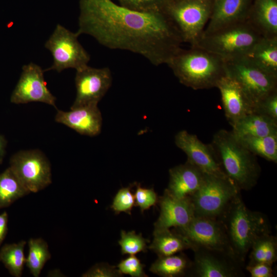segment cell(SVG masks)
<instances>
[{
  "instance_id": "obj_15",
  "label": "cell",
  "mask_w": 277,
  "mask_h": 277,
  "mask_svg": "<svg viewBox=\"0 0 277 277\" xmlns=\"http://www.w3.org/2000/svg\"><path fill=\"white\" fill-rule=\"evenodd\" d=\"M175 144L186 153L187 161L195 165L205 174L227 177L210 144H204L196 135L186 130H181L175 136Z\"/></svg>"
},
{
  "instance_id": "obj_39",
  "label": "cell",
  "mask_w": 277,
  "mask_h": 277,
  "mask_svg": "<svg viewBox=\"0 0 277 277\" xmlns=\"http://www.w3.org/2000/svg\"><path fill=\"white\" fill-rule=\"evenodd\" d=\"M8 214L6 211L0 214V246L5 238L7 232Z\"/></svg>"
},
{
  "instance_id": "obj_34",
  "label": "cell",
  "mask_w": 277,
  "mask_h": 277,
  "mask_svg": "<svg viewBox=\"0 0 277 277\" xmlns=\"http://www.w3.org/2000/svg\"><path fill=\"white\" fill-rule=\"evenodd\" d=\"M134 196L135 205L140 208L142 213L155 206L159 197L153 188L142 187L140 184H136Z\"/></svg>"
},
{
  "instance_id": "obj_10",
  "label": "cell",
  "mask_w": 277,
  "mask_h": 277,
  "mask_svg": "<svg viewBox=\"0 0 277 277\" xmlns=\"http://www.w3.org/2000/svg\"><path fill=\"white\" fill-rule=\"evenodd\" d=\"M9 167L29 193L43 190L52 182L50 163L39 150L17 152L11 158Z\"/></svg>"
},
{
  "instance_id": "obj_37",
  "label": "cell",
  "mask_w": 277,
  "mask_h": 277,
  "mask_svg": "<svg viewBox=\"0 0 277 277\" xmlns=\"http://www.w3.org/2000/svg\"><path fill=\"white\" fill-rule=\"evenodd\" d=\"M277 121V91H274L255 108L254 111Z\"/></svg>"
},
{
  "instance_id": "obj_31",
  "label": "cell",
  "mask_w": 277,
  "mask_h": 277,
  "mask_svg": "<svg viewBox=\"0 0 277 277\" xmlns=\"http://www.w3.org/2000/svg\"><path fill=\"white\" fill-rule=\"evenodd\" d=\"M149 241L144 238L142 234H137L134 231H121V239L118 243L123 255H135L141 252H146L147 245Z\"/></svg>"
},
{
  "instance_id": "obj_26",
  "label": "cell",
  "mask_w": 277,
  "mask_h": 277,
  "mask_svg": "<svg viewBox=\"0 0 277 277\" xmlns=\"http://www.w3.org/2000/svg\"><path fill=\"white\" fill-rule=\"evenodd\" d=\"M28 193L10 167L0 174V209L10 206Z\"/></svg>"
},
{
  "instance_id": "obj_33",
  "label": "cell",
  "mask_w": 277,
  "mask_h": 277,
  "mask_svg": "<svg viewBox=\"0 0 277 277\" xmlns=\"http://www.w3.org/2000/svg\"><path fill=\"white\" fill-rule=\"evenodd\" d=\"M133 185L121 188L113 197L111 209L115 214L124 212L131 214L133 207L135 206L134 194L131 191Z\"/></svg>"
},
{
  "instance_id": "obj_27",
  "label": "cell",
  "mask_w": 277,
  "mask_h": 277,
  "mask_svg": "<svg viewBox=\"0 0 277 277\" xmlns=\"http://www.w3.org/2000/svg\"><path fill=\"white\" fill-rule=\"evenodd\" d=\"M236 137L255 156H259L274 163H277V134L259 137Z\"/></svg>"
},
{
  "instance_id": "obj_25",
  "label": "cell",
  "mask_w": 277,
  "mask_h": 277,
  "mask_svg": "<svg viewBox=\"0 0 277 277\" xmlns=\"http://www.w3.org/2000/svg\"><path fill=\"white\" fill-rule=\"evenodd\" d=\"M192 262L184 253L158 257L151 265L152 273L163 277H177L190 274Z\"/></svg>"
},
{
  "instance_id": "obj_20",
  "label": "cell",
  "mask_w": 277,
  "mask_h": 277,
  "mask_svg": "<svg viewBox=\"0 0 277 277\" xmlns=\"http://www.w3.org/2000/svg\"><path fill=\"white\" fill-rule=\"evenodd\" d=\"M169 181L165 190L177 198L190 197L202 185L205 174L188 161L170 169Z\"/></svg>"
},
{
  "instance_id": "obj_12",
  "label": "cell",
  "mask_w": 277,
  "mask_h": 277,
  "mask_svg": "<svg viewBox=\"0 0 277 277\" xmlns=\"http://www.w3.org/2000/svg\"><path fill=\"white\" fill-rule=\"evenodd\" d=\"M76 71V94L70 109L87 105H97L111 85L110 69L96 68L87 65Z\"/></svg>"
},
{
  "instance_id": "obj_23",
  "label": "cell",
  "mask_w": 277,
  "mask_h": 277,
  "mask_svg": "<svg viewBox=\"0 0 277 277\" xmlns=\"http://www.w3.org/2000/svg\"><path fill=\"white\" fill-rule=\"evenodd\" d=\"M244 57L277 77V36L262 37Z\"/></svg>"
},
{
  "instance_id": "obj_13",
  "label": "cell",
  "mask_w": 277,
  "mask_h": 277,
  "mask_svg": "<svg viewBox=\"0 0 277 277\" xmlns=\"http://www.w3.org/2000/svg\"><path fill=\"white\" fill-rule=\"evenodd\" d=\"M190 274L197 277H236L243 275V263L230 253L197 248Z\"/></svg>"
},
{
  "instance_id": "obj_35",
  "label": "cell",
  "mask_w": 277,
  "mask_h": 277,
  "mask_svg": "<svg viewBox=\"0 0 277 277\" xmlns=\"http://www.w3.org/2000/svg\"><path fill=\"white\" fill-rule=\"evenodd\" d=\"M144 265L135 255H129L120 261L117 268L122 274H128L132 277H147Z\"/></svg>"
},
{
  "instance_id": "obj_9",
  "label": "cell",
  "mask_w": 277,
  "mask_h": 277,
  "mask_svg": "<svg viewBox=\"0 0 277 277\" xmlns=\"http://www.w3.org/2000/svg\"><path fill=\"white\" fill-rule=\"evenodd\" d=\"M78 35L57 24L45 47L51 53L53 63L44 71L63 70L74 68L78 69L88 65L90 57L78 41Z\"/></svg>"
},
{
  "instance_id": "obj_14",
  "label": "cell",
  "mask_w": 277,
  "mask_h": 277,
  "mask_svg": "<svg viewBox=\"0 0 277 277\" xmlns=\"http://www.w3.org/2000/svg\"><path fill=\"white\" fill-rule=\"evenodd\" d=\"M44 72L39 66L33 63L24 65L11 95V102L16 104L42 102L56 107V97L47 87Z\"/></svg>"
},
{
  "instance_id": "obj_30",
  "label": "cell",
  "mask_w": 277,
  "mask_h": 277,
  "mask_svg": "<svg viewBox=\"0 0 277 277\" xmlns=\"http://www.w3.org/2000/svg\"><path fill=\"white\" fill-rule=\"evenodd\" d=\"M25 265L34 277H38L46 263L51 258L47 242L41 238L30 239Z\"/></svg>"
},
{
  "instance_id": "obj_19",
  "label": "cell",
  "mask_w": 277,
  "mask_h": 277,
  "mask_svg": "<svg viewBox=\"0 0 277 277\" xmlns=\"http://www.w3.org/2000/svg\"><path fill=\"white\" fill-rule=\"evenodd\" d=\"M70 110L69 111L57 110L55 121L83 135L93 136L100 133L102 117L97 105H84Z\"/></svg>"
},
{
  "instance_id": "obj_17",
  "label": "cell",
  "mask_w": 277,
  "mask_h": 277,
  "mask_svg": "<svg viewBox=\"0 0 277 277\" xmlns=\"http://www.w3.org/2000/svg\"><path fill=\"white\" fill-rule=\"evenodd\" d=\"M225 116L232 127L240 119L254 112V109L241 86L226 73L217 82Z\"/></svg>"
},
{
  "instance_id": "obj_24",
  "label": "cell",
  "mask_w": 277,
  "mask_h": 277,
  "mask_svg": "<svg viewBox=\"0 0 277 277\" xmlns=\"http://www.w3.org/2000/svg\"><path fill=\"white\" fill-rule=\"evenodd\" d=\"M153 239L148 248L158 257L171 255L191 249L187 239L174 229L153 231Z\"/></svg>"
},
{
  "instance_id": "obj_28",
  "label": "cell",
  "mask_w": 277,
  "mask_h": 277,
  "mask_svg": "<svg viewBox=\"0 0 277 277\" xmlns=\"http://www.w3.org/2000/svg\"><path fill=\"white\" fill-rule=\"evenodd\" d=\"M248 264L264 263L273 264L277 260L276 238L271 233L259 237L250 249Z\"/></svg>"
},
{
  "instance_id": "obj_22",
  "label": "cell",
  "mask_w": 277,
  "mask_h": 277,
  "mask_svg": "<svg viewBox=\"0 0 277 277\" xmlns=\"http://www.w3.org/2000/svg\"><path fill=\"white\" fill-rule=\"evenodd\" d=\"M231 132L237 137H259L277 134V121L253 112L240 119Z\"/></svg>"
},
{
  "instance_id": "obj_38",
  "label": "cell",
  "mask_w": 277,
  "mask_h": 277,
  "mask_svg": "<svg viewBox=\"0 0 277 277\" xmlns=\"http://www.w3.org/2000/svg\"><path fill=\"white\" fill-rule=\"evenodd\" d=\"M272 264L264 263L248 264L246 269L251 277H273L274 276Z\"/></svg>"
},
{
  "instance_id": "obj_4",
  "label": "cell",
  "mask_w": 277,
  "mask_h": 277,
  "mask_svg": "<svg viewBox=\"0 0 277 277\" xmlns=\"http://www.w3.org/2000/svg\"><path fill=\"white\" fill-rule=\"evenodd\" d=\"M183 85L194 90L216 87L226 73V62L205 49L181 48L167 64Z\"/></svg>"
},
{
  "instance_id": "obj_36",
  "label": "cell",
  "mask_w": 277,
  "mask_h": 277,
  "mask_svg": "<svg viewBox=\"0 0 277 277\" xmlns=\"http://www.w3.org/2000/svg\"><path fill=\"white\" fill-rule=\"evenodd\" d=\"M83 277H120L117 268L106 263H97L82 275Z\"/></svg>"
},
{
  "instance_id": "obj_3",
  "label": "cell",
  "mask_w": 277,
  "mask_h": 277,
  "mask_svg": "<svg viewBox=\"0 0 277 277\" xmlns=\"http://www.w3.org/2000/svg\"><path fill=\"white\" fill-rule=\"evenodd\" d=\"M210 144L226 176L240 191L254 187L261 171L256 156L245 148L231 131H217Z\"/></svg>"
},
{
  "instance_id": "obj_7",
  "label": "cell",
  "mask_w": 277,
  "mask_h": 277,
  "mask_svg": "<svg viewBox=\"0 0 277 277\" xmlns=\"http://www.w3.org/2000/svg\"><path fill=\"white\" fill-rule=\"evenodd\" d=\"M213 1L177 0L165 11L177 28L183 42L193 46L210 18Z\"/></svg>"
},
{
  "instance_id": "obj_21",
  "label": "cell",
  "mask_w": 277,
  "mask_h": 277,
  "mask_svg": "<svg viewBox=\"0 0 277 277\" xmlns=\"http://www.w3.org/2000/svg\"><path fill=\"white\" fill-rule=\"evenodd\" d=\"M247 19L263 36H277V0H253Z\"/></svg>"
},
{
  "instance_id": "obj_5",
  "label": "cell",
  "mask_w": 277,
  "mask_h": 277,
  "mask_svg": "<svg viewBox=\"0 0 277 277\" xmlns=\"http://www.w3.org/2000/svg\"><path fill=\"white\" fill-rule=\"evenodd\" d=\"M262 37L246 19L202 35L191 47L205 49L227 62L245 57Z\"/></svg>"
},
{
  "instance_id": "obj_18",
  "label": "cell",
  "mask_w": 277,
  "mask_h": 277,
  "mask_svg": "<svg viewBox=\"0 0 277 277\" xmlns=\"http://www.w3.org/2000/svg\"><path fill=\"white\" fill-rule=\"evenodd\" d=\"M253 0H214L208 24L202 35L247 19Z\"/></svg>"
},
{
  "instance_id": "obj_11",
  "label": "cell",
  "mask_w": 277,
  "mask_h": 277,
  "mask_svg": "<svg viewBox=\"0 0 277 277\" xmlns=\"http://www.w3.org/2000/svg\"><path fill=\"white\" fill-rule=\"evenodd\" d=\"M173 229L187 239L192 250L203 248L233 255L226 231L219 219L195 216L185 226Z\"/></svg>"
},
{
  "instance_id": "obj_40",
  "label": "cell",
  "mask_w": 277,
  "mask_h": 277,
  "mask_svg": "<svg viewBox=\"0 0 277 277\" xmlns=\"http://www.w3.org/2000/svg\"><path fill=\"white\" fill-rule=\"evenodd\" d=\"M5 140L3 137L0 135V157L2 156L4 151V148L5 147Z\"/></svg>"
},
{
  "instance_id": "obj_6",
  "label": "cell",
  "mask_w": 277,
  "mask_h": 277,
  "mask_svg": "<svg viewBox=\"0 0 277 277\" xmlns=\"http://www.w3.org/2000/svg\"><path fill=\"white\" fill-rule=\"evenodd\" d=\"M240 193L228 177L205 174L202 185L190 198L195 216L218 219Z\"/></svg>"
},
{
  "instance_id": "obj_41",
  "label": "cell",
  "mask_w": 277,
  "mask_h": 277,
  "mask_svg": "<svg viewBox=\"0 0 277 277\" xmlns=\"http://www.w3.org/2000/svg\"><path fill=\"white\" fill-rule=\"evenodd\" d=\"M204 1H213L214 0H204Z\"/></svg>"
},
{
  "instance_id": "obj_29",
  "label": "cell",
  "mask_w": 277,
  "mask_h": 277,
  "mask_svg": "<svg viewBox=\"0 0 277 277\" xmlns=\"http://www.w3.org/2000/svg\"><path fill=\"white\" fill-rule=\"evenodd\" d=\"M25 241L5 244L0 249V262L9 273L15 277H20L26 264L24 248Z\"/></svg>"
},
{
  "instance_id": "obj_8",
  "label": "cell",
  "mask_w": 277,
  "mask_h": 277,
  "mask_svg": "<svg viewBox=\"0 0 277 277\" xmlns=\"http://www.w3.org/2000/svg\"><path fill=\"white\" fill-rule=\"evenodd\" d=\"M226 73L240 85L253 107L277 91V77L259 68L245 57L226 62Z\"/></svg>"
},
{
  "instance_id": "obj_2",
  "label": "cell",
  "mask_w": 277,
  "mask_h": 277,
  "mask_svg": "<svg viewBox=\"0 0 277 277\" xmlns=\"http://www.w3.org/2000/svg\"><path fill=\"white\" fill-rule=\"evenodd\" d=\"M218 219L224 226L233 255L243 264L255 240L271 233L267 216L248 209L241 194L232 201Z\"/></svg>"
},
{
  "instance_id": "obj_1",
  "label": "cell",
  "mask_w": 277,
  "mask_h": 277,
  "mask_svg": "<svg viewBox=\"0 0 277 277\" xmlns=\"http://www.w3.org/2000/svg\"><path fill=\"white\" fill-rule=\"evenodd\" d=\"M79 35L92 36L111 49L125 50L152 64H167L183 43L174 23L161 12L130 9L112 0H80Z\"/></svg>"
},
{
  "instance_id": "obj_16",
  "label": "cell",
  "mask_w": 277,
  "mask_h": 277,
  "mask_svg": "<svg viewBox=\"0 0 277 277\" xmlns=\"http://www.w3.org/2000/svg\"><path fill=\"white\" fill-rule=\"evenodd\" d=\"M158 204L160 214L154 224V231L183 227L195 216L190 197L177 198L165 190Z\"/></svg>"
},
{
  "instance_id": "obj_32",
  "label": "cell",
  "mask_w": 277,
  "mask_h": 277,
  "mask_svg": "<svg viewBox=\"0 0 277 277\" xmlns=\"http://www.w3.org/2000/svg\"><path fill=\"white\" fill-rule=\"evenodd\" d=\"M118 4L132 10L145 12L165 13L177 0H116Z\"/></svg>"
}]
</instances>
